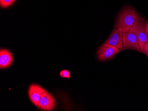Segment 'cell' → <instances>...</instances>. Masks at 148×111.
<instances>
[{"instance_id": "cell-5", "label": "cell", "mask_w": 148, "mask_h": 111, "mask_svg": "<svg viewBox=\"0 0 148 111\" xmlns=\"http://www.w3.org/2000/svg\"><path fill=\"white\" fill-rule=\"evenodd\" d=\"M56 104L54 98L48 91L45 90L40 99L37 107L44 111H51L55 107Z\"/></svg>"}, {"instance_id": "cell-12", "label": "cell", "mask_w": 148, "mask_h": 111, "mask_svg": "<svg viewBox=\"0 0 148 111\" xmlns=\"http://www.w3.org/2000/svg\"><path fill=\"white\" fill-rule=\"evenodd\" d=\"M146 30L147 35H148V21H146Z\"/></svg>"}, {"instance_id": "cell-4", "label": "cell", "mask_w": 148, "mask_h": 111, "mask_svg": "<svg viewBox=\"0 0 148 111\" xmlns=\"http://www.w3.org/2000/svg\"><path fill=\"white\" fill-rule=\"evenodd\" d=\"M123 47L125 50H133L144 54L140 47L136 34L132 31L130 30L123 34Z\"/></svg>"}, {"instance_id": "cell-9", "label": "cell", "mask_w": 148, "mask_h": 111, "mask_svg": "<svg viewBox=\"0 0 148 111\" xmlns=\"http://www.w3.org/2000/svg\"><path fill=\"white\" fill-rule=\"evenodd\" d=\"M16 0H0L1 6L2 8H7L14 3Z\"/></svg>"}, {"instance_id": "cell-7", "label": "cell", "mask_w": 148, "mask_h": 111, "mask_svg": "<svg viewBox=\"0 0 148 111\" xmlns=\"http://www.w3.org/2000/svg\"><path fill=\"white\" fill-rule=\"evenodd\" d=\"M45 89L36 84H32L29 89V95L31 101L36 107L41 98V96Z\"/></svg>"}, {"instance_id": "cell-8", "label": "cell", "mask_w": 148, "mask_h": 111, "mask_svg": "<svg viewBox=\"0 0 148 111\" xmlns=\"http://www.w3.org/2000/svg\"><path fill=\"white\" fill-rule=\"evenodd\" d=\"M13 61L12 54L9 50L1 49L0 51V67L5 68L10 66Z\"/></svg>"}, {"instance_id": "cell-6", "label": "cell", "mask_w": 148, "mask_h": 111, "mask_svg": "<svg viewBox=\"0 0 148 111\" xmlns=\"http://www.w3.org/2000/svg\"><path fill=\"white\" fill-rule=\"evenodd\" d=\"M123 34L118 28H115L106 42L118 48L120 51L125 50L123 44Z\"/></svg>"}, {"instance_id": "cell-10", "label": "cell", "mask_w": 148, "mask_h": 111, "mask_svg": "<svg viewBox=\"0 0 148 111\" xmlns=\"http://www.w3.org/2000/svg\"><path fill=\"white\" fill-rule=\"evenodd\" d=\"M60 75L62 78H70L71 77L70 72L68 70H63L60 72Z\"/></svg>"}, {"instance_id": "cell-11", "label": "cell", "mask_w": 148, "mask_h": 111, "mask_svg": "<svg viewBox=\"0 0 148 111\" xmlns=\"http://www.w3.org/2000/svg\"><path fill=\"white\" fill-rule=\"evenodd\" d=\"M143 50L145 54L147 55L148 58V42L145 43L144 45Z\"/></svg>"}, {"instance_id": "cell-3", "label": "cell", "mask_w": 148, "mask_h": 111, "mask_svg": "<svg viewBox=\"0 0 148 111\" xmlns=\"http://www.w3.org/2000/svg\"><path fill=\"white\" fill-rule=\"evenodd\" d=\"M120 50L116 47L105 42L97 51V57L100 61L110 60L117 55Z\"/></svg>"}, {"instance_id": "cell-1", "label": "cell", "mask_w": 148, "mask_h": 111, "mask_svg": "<svg viewBox=\"0 0 148 111\" xmlns=\"http://www.w3.org/2000/svg\"><path fill=\"white\" fill-rule=\"evenodd\" d=\"M137 18V12L134 8L126 7L121 12L115 24V28L123 33L129 31L133 28Z\"/></svg>"}, {"instance_id": "cell-2", "label": "cell", "mask_w": 148, "mask_h": 111, "mask_svg": "<svg viewBox=\"0 0 148 111\" xmlns=\"http://www.w3.org/2000/svg\"><path fill=\"white\" fill-rule=\"evenodd\" d=\"M146 22L145 19L137 12L136 21L133 28L130 30L136 34L138 40L140 47L144 53V45L145 43L148 42V35L146 30Z\"/></svg>"}]
</instances>
